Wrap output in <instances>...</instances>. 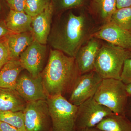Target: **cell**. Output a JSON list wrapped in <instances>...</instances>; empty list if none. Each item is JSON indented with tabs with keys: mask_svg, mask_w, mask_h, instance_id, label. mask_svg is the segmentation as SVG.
Returning <instances> with one entry per match:
<instances>
[{
	"mask_svg": "<svg viewBox=\"0 0 131 131\" xmlns=\"http://www.w3.org/2000/svg\"><path fill=\"white\" fill-rule=\"evenodd\" d=\"M96 24L93 18L85 12L76 14L68 12L52 25L47 43L52 49L75 58L80 47L92 37Z\"/></svg>",
	"mask_w": 131,
	"mask_h": 131,
	"instance_id": "6da1fadb",
	"label": "cell"
},
{
	"mask_svg": "<svg viewBox=\"0 0 131 131\" xmlns=\"http://www.w3.org/2000/svg\"><path fill=\"white\" fill-rule=\"evenodd\" d=\"M41 74L48 98L70 94L81 75L75 58L54 49L50 50L48 62Z\"/></svg>",
	"mask_w": 131,
	"mask_h": 131,
	"instance_id": "7a4b0ae2",
	"label": "cell"
},
{
	"mask_svg": "<svg viewBox=\"0 0 131 131\" xmlns=\"http://www.w3.org/2000/svg\"><path fill=\"white\" fill-rule=\"evenodd\" d=\"M131 51L110 43L102 44L95 62L94 71L102 78L121 80L124 62Z\"/></svg>",
	"mask_w": 131,
	"mask_h": 131,
	"instance_id": "3957f363",
	"label": "cell"
},
{
	"mask_svg": "<svg viewBox=\"0 0 131 131\" xmlns=\"http://www.w3.org/2000/svg\"><path fill=\"white\" fill-rule=\"evenodd\" d=\"M93 97L98 103L114 114L125 116L128 96L126 85L121 80L103 78Z\"/></svg>",
	"mask_w": 131,
	"mask_h": 131,
	"instance_id": "277c9868",
	"label": "cell"
},
{
	"mask_svg": "<svg viewBox=\"0 0 131 131\" xmlns=\"http://www.w3.org/2000/svg\"><path fill=\"white\" fill-rule=\"evenodd\" d=\"M52 131H74L78 106L62 95L48 97Z\"/></svg>",
	"mask_w": 131,
	"mask_h": 131,
	"instance_id": "5b68a950",
	"label": "cell"
},
{
	"mask_svg": "<svg viewBox=\"0 0 131 131\" xmlns=\"http://www.w3.org/2000/svg\"><path fill=\"white\" fill-rule=\"evenodd\" d=\"M113 114L91 97L78 106L75 129L95 127L104 118Z\"/></svg>",
	"mask_w": 131,
	"mask_h": 131,
	"instance_id": "8992f818",
	"label": "cell"
},
{
	"mask_svg": "<svg viewBox=\"0 0 131 131\" xmlns=\"http://www.w3.org/2000/svg\"><path fill=\"white\" fill-rule=\"evenodd\" d=\"M26 131H49L50 117L47 100L27 103L24 111Z\"/></svg>",
	"mask_w": 131,
	"mask_h": 131,
	"instance_id": "52a82bcc",
	"label": "cell"
},
{
	"mask_svg": "<svg viewBox=\"0 0 131 131\" xmlns=\"http://www.w3.org/2000/svg\"><path fill=\"white\" fill-rule=\"evenodd\" d=\"M103 79L94 70L80 75L76 80L68 100L73 105L80 106L93 97Z\"/></svg>",
	"mask_w": 131,
	"mask_h": 131,
	"instance_id": "ba28073f",
	"label": "cell"
},
{
	"mask_svg": "<svg viewBox=\"0 0 131 131\" xmlns=\"http://www.w3.org/2000/svg\"><path fill=\"white\" fill-rule=\"evenodd\" d=\"M22 71L17 79L15 89L19 94L27 102L47 100L42 74L34 77L27 71Z\"/></svg>",
	"mask_w": 131,
	"mask_h": 131,
	"instance_id": "9c48e42d",
	"label": "cell"
},
{
	"mask_svg": "<svg viewBox=\"0 0 131 131\" xmlns=\"http://www.w3.org/2000/svg\"><path fill=\"white\" fill-rule=\"evenodd\" d=\"M47 51L46 45L34 40L19 58L24 69L34 77L40 74L45 68Z\"/></svg>",
	"mask_w": 131,
	"mask_h": 131,
	"instance_id": "30bf717a",
	"label": "cell"
},
{
	"mask_svg": "<svg viewBox=\"0 0 131 131\" xmlns=\"http://www.w3.org/2000/svg\"><path fill=\"white\" fill-rule=\"evenodd\" d=\"M94 37L124 49L131 50V33L110 21L94 32Z\"/></svg>",
	"mask_w": 131,
	"mask_h": 131,
	"instance_id": "8fae6325",
	"label": "cell"
},
{
	"mask_svg": "<svg viewBox=\"0 0 131 131\" xmlns=\"http://www.w3.org/2000/svg\"><path fill=\"white\" fill-rule=\"evenodd\" d=\"M100 39L92 37L78 50L75 61L80 74L94 70L95 62L102 44Z\"/></svg>",
	"mask_w": 131,
	"mask_h": 131,
	"instance_id": "7c38bea8",
	"label": "cell"
},
{
	"mask_svg": "<svg viewBox=\"0 0 131 131\" xmlns=\"http://www.w3.org/2000/svg\"><path fill=\"white\" fill-rule=\"evenodd\" d=\"M54 13L51 2L43 12L32 18L31 32L34 40L42 44L47 43Z\"/></svg>",
	"mask_w": 131,
	"mask_h": 131,
	"instance_id": "4fadbf2b",
	"label": "cell"
},
{
	"mask_svg": "<svg viewBox=\"0 0 131 131\" xmlns=\"http://www.w3.org/2000/svg\"><path fill=\"white\" fill-rule=\"evenodd\" d=\"M27 103L15 89L0 88V111H23Z\"/></svg>",
	"mask_w": 131,
	"mask_h": 131,
	"instance_id": "5bb4252c",
	"label": "cell"
},
{
	"mask_svg": "<svg viewBox=\"0 0 131 131\" xmlns=\"http://www.w3.org/2000/svg\"><path fill=\"white\" fill-rule=\"evenodd\" d=\"M24 70L19 59H11L0 70V88L15 89L17 79Z\"/></svg>",
	"mask_w": 131,
	"mask_h": 131,
	"instance_id": "9a60e30c",
	"label": "cell"
},
{
	"mask_svg": "<svg viewBox=\"0 0 131 131\" xmlns=\"http://www.w3.org/2000/svg\"><path fill=\"white\" fill-rule=\"evenodd\" d=\"M32 17L25 12H19L11 9L6 19L7 28L14 33L31 32Z\"/></svg>",
	"mask_w": 131,
	"mask_h": 131,
	"instance_id": "2e32d148",
	"label": "cell"
},
{
	"mask_svg": "<svg viewBox=\"0 0 131 131\" xmlns=\"http://www.w3.org/2000/svg\"><path fill=\"white\" fill-rule=\"evenodd\" d=\"M11 59H18L21 53L34 40L31 32L14 33L7 35Z\"/></svg>",
	"mask_w": 131,
	"mask_h": 131,
	"instance_id": "e0dca14e",
	"label": "cell"
},
{
	"mask_svg": "<svg viewBox=\"0 0 131 131\" xmlns=\"http://www.w3.org/2000/svg\"><path fill=\"white\" fill-rule=\"evenodd\" d=\"M91 6L94 19L101 25L110 21L117 9L116 0H93Z\"/></svg>",
	"mask_w": 131,
	"mask_h": 131,
	"instance_id": "ac0fdd59",
	"label": "cell"
},
{
	"mask_svg": "<svg viewBox=\"0 0 131 131\" xmlns=\"http://www.w3.org/2000/svg\"><path fill=\"white\" fill-rule=\"evenodd\" d=\"M95 127L103 131H131V122L124 115L113 114L104 118Z\"/></svg>",
	"mask_w": 131,
	"mask_h": 131,
	"instance_id": "d6986e66",
	"label": "cell"
},
{
	"mask_svg": "<svg viewBox=\"0 0 131 131\" xmlns=\"http://www.w3.org/2000/svg\"><path fill=\"white\" fill-rule=\"evenodd\" d=\"M0 121L15 127L20 131H26L23 111H0Z\"/></svg>",
	"mask_w": 131,
	"mask_h": 131,
	"instance_id": "ffe728a7",
	"label": "cell"
},
{
	"mask_svg": "<svg viewBox=\"0 0 131 131\" xmlns=\"http://www.w3.org/2000/svg\"><path fill=\"white\" fill-rule=\"evenodd\" d=\"M110 21L126 30H131V6L117 10L113 14Z\"/></svg>",
	"mask_w": 131,
	"mask_h": 131,
	"instance_id": "44dd1931",
	"label": "cell"
},
{
	"mask_svg": "<svg viewBox=\"0 0 131 131\" xmlns=\"http://www.w3.org/2000/svg\"><path fill=\"white\" fill-rule=\"evenodd\" d=\"M86 0H51L54 13H63L69 9L82 7Z\"/></svg>",
	"mask_w": 131,
	"mask_h": 131,
	"instance_id": "7402d4cb",
	"label": "cell"
},
{
	"mask_svg": "<svg viewBox=\"0 0 131 131\" xmlns=\"http://www.w3.org/2000/svg\"><path fill=\"white\" fill-rule=\"evenodd\" d=\"M51 3V0H26L25 12L32 17L41 13Z\"/></svg>",
	"mask_w": 131,
	"mask_h": 131,
	"instance_id": "603a6c76",
	"label": "cell"
},
{
	"mask_svg": "<svg viewBox=\"0 0 131 131\" xmlns=\"http://www.w3.org/2000/svg\"><path fill=\"white\" fill-rule=\"evenodd\" d=\"M11 59V54L8 45L7 35L0 38V70Z\"/></svg>",
	"mask_w": 131,
	"mask_h": 131,
	"instance_id": "cb8c5ba5",
	"label": "cell"
},
{
	"mask_svg": "<svg viewBox=\"0 0 131 131\" xmlns=\"http://www.w3.org/2000/svg\"><path fill=\"white\" fill-rule=\"evenodd\" d=\"M121 80L125 85L131 83V57L124 62L121 75Z\"/></svg>",
	"mask_w": 131,
	"mask_h": 131,
	"instance_id": "d4e9b609",
	"label": "cell"
},
{
	"mask_svg": "<svg viewBox=\"0 0 131 131\" xmlns=\"http://www.w3.org/2000/svg\"><path fill=\"white\" fill-rule=\"evenodd\" d=\"M11 9L19 12H25L26 0H7Z\"/></svg>",
	"mask_w": 131,
	"mask_h": 131,
	"instance_id": "484cf974",
	"label": "cell"
},
{
	"mask_svg": "<svg viewBox=\"0 0 131 131\" xmlns=\"http://www.w3.org/2000/svg\"><path fill=\"white\" fill-rule=\"evenodd\" d=\"M0 131H20L15 127L2 121H0Z\"/></svg>",
	"mask_w": 131,
	"mask_h": 131,
	"instance_id": "4316f807",
	"label": "cell"
},
{
	"mask_svg": "<svg viewBox=\"0 0 131 131\" xmlns=\"http://www.w3.org/2000/svg\"><path fill=\"white\" fill-rule=\"evenodd\" d=\"M131 6V0H116L117 9Z\"/></svg>",
	"mask_w": 131,
	"mask_h": 131,
	"instance_id": "83f0119b",
	"label": "cell"
},
{
	"mask_svg": "<svg viewBox=\"0 0 131 131\" xmlns=\"http://www.w3.org/2000/svg\"><path fill=\"white\" fill-rule=\"evenodd\" d=\"M124 115L131 122V96H128Z\"/></svg>",
	"mask_w": 131,
	"mask_h": 131,
	"instance_id": "f1b7e54d",
	"label": "cell"
},
{
	"mask_svg": "<svg viewBox=\"0 0 131 131\" xmlns=\"http://www.w3.org/2000/svg\"><path fill=\"white\" fill-rule=\"evenodd\" d=\"M11 33L12 32L7 28L6 26L0 25V38L6 37Z\"/></svg>",
	"mask_w": 131,
	"mask_h": 131,
	"instance_id": "f546056e",
	"label": "cell"
},
{
	"mask_svg": "<svg viewBox=\"0 0 131 131\" xmlns=\"http://www.w3.org/2000/svg\"><path fill=\"white\" fill-rule=\"evenodd\" d=\"M74 131H103L97 129L96 127L92 128H87V129H75Z\"/></svg>",
	"mask_w": 131,
	"mask_h": 131,
	"instance_id": "4dcf8cb0",
	"label": "cell"
},
{
	"mask_svg": "<svg viewBox=\"0 0 131 131\" xmlns=\"http://www.w3.org/2000/svg\"><path fill=\"white\" fill-rule=\"evenodd\" d=\"M126 89L128 96H131V83L126 85Z\"/></svg>",
	"mask_w": 131,
	"mask_h": 131,
	"instance_id": "1f68e13d",
	"label": "cell"
},
{
	"mask_svg": "<svg viewBox=\"0 0 131 131\" xmlns=\"http://www.w3.org/2000/svg\"><path fill=\"white\" fill-rule=\"evenodd\" d=\"M1 5H0V9H1Z\"/></svg>",
	"mask_w": 131,
	"mask_h": 131,
	"instance_id": "d6a6232c",
	"label": "cell"
},
{
	"mask_svg": "<svg viewBox=\"0 0 131 131\" xmlns=\"http://www.w3.org/2000/svg\"><path fill=\"white\" fill-rule=\"evenodd\" d=\"M130 33H131V30L130 31Z\"/></svg>",
	"mask_w": 131,
	"mask_h": 131,
	"instance_id": "836d02e7",
	"label": "cell"
},
{
	"mask_svg": "<svg viewBox=\"0 0 131 131\" xmlns=\"http://www.w3.org/2000/svg\"><path fill=\"white\" fill-rule=\"evenodd\" d=\"M130 51H131V50H130Z\"/></svg>",
	"mask_w": 131,
	"mask_h": 131,
	"instance_id": "e575fe53",
	"label": "cell"
},
{
	"mask_svg": "<svg viewBox=\"0 0 131 131\" xmlns=\"http://www.w3.org/2000/svg\"><path fill=\"white\" fill-rule=\"evenodd\" d=\"M51 131H52V130H51Z\"/></svg>",
	"mask_w": 131,
	"mask_h": 131,
	"instance_id": "d590c367",
	"label": "cell"
}]
</instances>
